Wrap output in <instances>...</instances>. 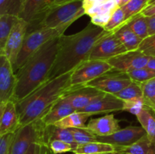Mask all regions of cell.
Listing matches in <instances>:
<instances>
[{
  "instance_id": "27",
  "label": "cell",
  "mask_w": 155,
  "mask_h": 154,
  "mask_svg": "<svg viewBox=\"0 0 155 154\" xmlns=\"http://www.w3.org/2000/svg\"><path fill=\"white\" fill-rule=\"evenodd\" d=\"M125 24L142 40L149 36L146 18L142 13L133 16Z\"/></svg>"
},
{
  "instance_id": "15",
  "label": "cell",
  "mask_w": 155,
  "mask_h": 154,
  "mask_svg": "<svg viewBox=\"0 0 155 154\" xmlns=\"http://www.w3.org/2000/svg\"><path fill=\"white\" fill-rule=\"evenodd\" d=\"M104 92L88 85L74 87L67 92L63 98L69 102L77 111H80L89 106Z\"/></svg>"
},
{
  "instance_id": "45",
  "label": "cell",
  "mask_w": 155,
  "mask_h": 154,
  "mask_svg": "<svg viewBox=\"0 0 155 154\" xmlns=\"http://www.w3.org/2000/svg\"><path fill=\"white\" fill-rule=\"evenodd\" d=\"M130 1H131V0H120L119 3H118V6L120 8L123 7V6H124L125 5H127V3Z\"/></svg>"
},
{
  "instance_id": "14",
  "label": "cell",
  "mask_w": 155,
  "mask_h": 154,
  "mask_svg": "<svg viewBox=\"0 0 155 154\" xmlns=\"http://www.w3.org/2000/svg\"><path fill=\"white\" fill-rule=\"evenodd\" d=\"M27 29L28 24L19 18L18 21L12 29L4 49L0 51V54H4L8 58L13 67L16 63L18 56L22 48Z\"/></svg>"
},
{
  "instance_id": "40",
  "label": "cell",
  "mask_w": 155,
  "mask_h": 154,
  "mask_svg": "<svg viewBox=\"0 0 155 154\" xmlns=\"http://www.w3.org/2000/svg\"><path fill=\"white\" fill-rule=\"evenodd\" d=\"M148 24V35L152 36L155 34V16L145 17Z\"/></svg>"
},
{
  "instance_id": "29",
  "label": "cell",
  "mask_w": 155,
  "mask_h": 154,
  "mask_svg": "<svg viewBox=\"0 0 155 154\" xmlns=\"http://www.w3.org/2000/svg\"><path fill=\"white\" fill-rule=\"evenodd\" d=\"M145 107L155 113V78L141 83Z\"/></svg>"
},
{
  "instance_id": "13",
  "label": "cell",
  "mask_w": 155,
  "mask_h": 154,
  "mask_svg": "<svg viewBox=\"0 0 155 154\" xmlns=\"http://www.w3.org/2000/svg\"><path fill=\"white\" fill-rule=\"evenodd\" d=\"M16 85V74L12 63L5 55L0 54V103L12 100Z\"/></svg>"
},
{
  "instance_id": "42",
  "label": "cell",
  "mask_w": 155,
  "mask_h": 154,
  "mask_svg": "<svg viewBox=\"0 0 155 154\" xmlns=\"http://www.w3.org/2000/svg\"><path fill=\"white\" fill-rule=\"evenodd\" d=\"M142 14L145 17L155 16V5H148L142 11Z\"/></svg>"
},
{
  "instance_id": "20",
  "label": "cell",
  "mask_w": 155,
  "mask_h": 154,
  "mask_svg": "<svg viewBox=\"0 0 155 154\" xmlns=\"http://www.w3.org/2000/svg\"><path fill=\"white\" fill-rule=\"evenodd\" d=\"M114 33L122 42L127 51L138 50L142 42V39L139 37L126 24L115 30Z\"/></svg>"
},
{
  "instance_id": "35",
  "label": "cell",
  "mask_w": 155,
  "mask_h": 154,
  "mask_svg": "<svg viewBox=\"0 0 155 154\" xmlns=\"http://www.w3.org/2000/svg\"><path fill=\"white\" fill-rule=\"evenodd\" d=\"M145 107V105L143 98H136L124 101L123 111H127L136 116Z\"/></svg>"
},
{
  "instance_id": "10",
  "label": "cell",
  "mask_w": 155,
  "mask_h": 154,
  "mask_svg": "<svg viewBox=\"0 0 155 154\" xmlns=\"http://www.w3.org/2000/svg\"><path fill=\"white\" fill-rule=\"evenodd\" d=\"M126 51H127V50L114 33H110L95 43L91 51L89 60L107 61L109 59Z\"/></svg>"
},
{
  "instance_id": "37",
  "label": "cell",
  "mask_w": 155,
  "mask_h": 154,
  "mask_svg": "<svg viewBox=\"0 0 155 154\" xmlns=\"http://www.w3.org/2000/svg\"><path fill=\"white\" fill-rule=\"evenodd\" d=\"M139 50L146 55L155 57V34L143 39Z\"/></svg>"
},
{
  "instance_id": "12",
  "label": "cell",
  "mask_w": 155,
  "mask_h": 154,
  "mask_svg": "<svg viewBox=\"0 0 155 154\" xmlns=\"http://www.w3.org/2000/svg\"><path fill=\"white\" fill-rule=\"evenodd\" d=\"M148 59L149 56L138 49L118 54L109 59L107 62L115 70L129 72L134 69L146 66Z\"/></svg>"
},
{
  "instance_id": "25",
  "label": "cell",
  "mask_w": 155,
  "mask_h": 154,
  "mask_svg": "<svg viewBox=\"0 0 155 154\" xmlns=\"http://www.w3.org/2000/svg\"><path fill=\"white\" fill-rule=\"evenodd\" d=\"M136 118L145 129L148 138L155 143V113L145 107L142 112L136 116Z\"/></svg>"
},
{
  "instance_id": "19",
  "label": "cell",
  "mask_w": 155,
  "mask_h": 154,
  "mask_svg": "<svg viewBox=\"0 0 155 154\" xmlns=\"http://www.w3.org/2000/svg\"><path fill=\"white\" fill-rule=\"evenodd\" d=\"M76 111L77 110L74 107L62 97L50 107L49 110L40 118V119L45 125H53Z\"/></svg>"
},
{
  "instance_id": "7",
  "label": "cell",
  "mask_w": 155,
  "mask_h": 154,
  "mask_svg": "<svg viewBox=\"0 0 155 154\" xmlns=\"http://www.w3.org/2000/svg\"><path fill=\"white\" fill-rule=\"evenodd\" d=\"M113 69L107 61L101 60H88L79 65L71 74V83L73 87L87 85L103 74Z\"/></svg>"
},
{
  "instance_id": "23",
  "label": "cell",
  "mask_w": 155,
  "mask_h": 154,
  "mask_svg": "<svg viewBox=\"0 0 155 154\" xmlns=\"http://www.w3.org/2000/svg\"><path fill=\"white\" fill-rule=\"evenodd\" d=\"M47 140L48 145L51 141L54 140H59L62 141L67 142L72 145L74 149H76L78 146L77 142L74 138V136L71 134L69 128H61L55 125H48L47 126ZM73 149V150H74Z\"/></svg>"
},
{
  "instance_id": "22",
  "label": "cell",
  "mask_w": 155,
  "mask_h": 154,
  "mask_svg": "<svg viewBox=\"0 0 155 154\" xmlns=\"http://www.w3.org/2000/svg\"><path fill=\"white\" fill-rule=\"evenodd\" d=\"M90 116L89 113L76 111L57 122L54 125L61 128H83L86 126V122Z\"/></svg>"
},
{
  "instance_id": "16",
  "label": "cell",
  "mask_w": 155,
  "mask_h": 154,
  "mask_svg": "<svg viewBox=\"0 0 155 154\" xmlns=\"http://www.w3.org/2000/svg\"><path fill=\"white\" fill-rule=\"evenodd\" d=\"M123 109L124 101L118 98L114 95L104 93L80 112L89 113L92 116L101 113H111L113 112L121 110L123 111Z\"/></svg>"
},
{
  "instance_id": "11",
  "label": "cell",
  "mask_w": 155,
  "mask_h": 154,
  "mask_svg": "<svg viewBox=\"0 0 155 154\" xmlns=\"http://www.w3.org/2000/svg\"><path fill=\"white\" fill-rule=\"evenodd\" d=\"M145 134V129L142 126L130 125L110 135L97 136V140L103 143H109L117 147V151L121 148L130 146L140 140Z\"/></svg>"
},
{
  "instance_id": "26",
  "label": "cell",
  "mask_w": 155,
  "mask_h": 154,
  "mask_svg": "<svg viewBox=\"0 0 155 154\" xmlns=\"http://www.w3.org/2000/svg\"><path fill=\"white\" fill-rule=\"evenodd\" d=\"M19 18L12 14H0V51L4 49L12 29Z\"/></svg>"
},
{
  "instance_id": "39",
  "label": "cell",
  "mask_w": 155,
  "mask_h": 154,
  "mask_svg": "<svg viewBox=\"0 0 155 154\" xmlns=\"http://www.w3.org/2000/svg\"><path fill=\"white\" fill-rule=\"evenodd\" d=\"M25 154H54L45 143H33Z\"/></svg>"
},
{
  "instance_id": "32",
  "label": "cell",
  "mask_w": 155,
  "mask_h": 154,
  "mask_svg": "<svg viewBox=\"0 0 155 154\" xmlns=\"http://www.w3.org/2000/svg\"><path fill=\"white\" fill-rule=\"evenodd\" d=\"M126 23L125 14L122 8L117 7L110 16L104 29L108 32H114Z\"/></svg>"
},
{
  "instance_id": "46",
  "label": "cell",
  "mask_w": 155,
  "mask_h": 154,
  "mask_svg": "<svg viewBox=\"0 0 155 154\" xmlns=\"http://www.w3.org/2000/svg\"><path fill=\"white\" fill-rule=\"evenodd\" d=\"M73 154H87V153H73ZM101 154H123L121 152L119 151H116V152H106V153H101Z\"/></svg>"
},
{
  "instance_id": "30",
  "label": "cell",
  "mask_w": 155,
  "mask_h": 154,
  "mask_svg": "<svg viewBox=\"0 0 155 154\" xmlns=\"http://www.w3.org/2000/svg\"><path fill=\"white\" fill-rule=\"evenodd\" d=\"M150 1L151 0H131L121 7L125 14L126 22L135 15L142 13V11L148 7Z\"/></svg>"
},
{
  "instance_id": "6",
  "label": "cell",
  "mask_w": 155,
  "mask_h": 154,
  "mask_svg": "<svg viewBox=\"0 0 155 154\" xmlns=\"http://www.w3.org/2000/svg\"><path fill=\"white\" fill-rule=\"evenodd\" d=\"M47 126L40 119L21 126L15 133L10 154H25L33 143H45Z\"/></svg>"
},
{
  "instance_id": "31",
  "label": "cell",
  "mask_w": 155,
  "mask_h": 154,
  "mask_svg": "<svg viewBox=\"0 0 155 154\" xmlns=\"http://www.w3.org/2000/svg\"><path fill=\"white\" fill-rule=\"evenodd\" d=\"M114 95L124 101L136 98H142L143 93L142 85L141 83L133 81L128 86L124 88L123 90L116 93Z\"/></svg>"
},
{
  "instance_id": "38",
  "label": "cell",
  "mask_w": 155,
  "mask_h": 154,
  "mask_svg": "<svg viewBox=\"0 0 155 154\" xmlns=\"http://www.w3.org/2000/svg\"><path fill=\"white\" fill-rule=\"evenodd\" d=\"M48 146H49V148L54 154L64 153V152H73V149H74L72 145L67 143V142L59 140H54L51 141L48 144Z\"/></svg>"
},
{
  "instance_id": "48",
  "label": "cell",
  "mask_w": 155,
  "mask_h": 154,
  "mask_svg": "<svg viewBox=\"0 0 155 154\" xmlns=\"http://www.w3.org/2000/svg\"><path fill=\"white\" fill-rule=\"evenodd\" d=\"M124 154H131V153H124Z\"/></svg>"
},
{
  "instance_id": "21",
  "label": "cell",
  "mask_w": 155,
  "mask_h": 154,
  "mask_svg": "<svg viewBox=\"0 0 155 154\" xmlns=\"http://www.w3.org/2000/svg\"><path fill=\"white\" fill-rule=\"evenodd\" d=\"M117 151V147L109 143L100 141L91 142V143L80 144L73 150L74 153L87 154H101L106 152H112Z\"/></svg>"
},
{
  "instance_id": "41",
  "label": "cell",
  "mask_w": 155,
  "mask_h": 154,
  "mask_svg": "<svg viewBox=\"0 0 155 154\" xmlns=\"http://www.w3.org/2000/svg\"><path fill=\"white\" fill-rule=\"evenodd\" d=\"M101 0H83V8L86 11V14L87 11H89L91 8L98 5Z\"/></svg>"
},
{
  "instance_id": "2",
  "label": "cell",
  "mask_w": 155,
  "mask_h": 154,
  "mask_svg": "<svg viewBox=\"0 0 155 154\" xmlns=\"http://www.w3.org/2000/svg\"><path fill=\"white\" fill-rule=\"evenodd\" d=\"M60 36L54 38L36 51L16 72L17 85L12 101H21L45 82L55 60Z\"/></svg>"
},
{
  "instance_id": "5",
  "label": "cell",
  "mask_w": 155,
  "mask_h": 154,
  "mask_svg": "<svg viewBox=\"0 0 155 154\" xmlns=\"http://www.w3.org/2000/svg\"><path fill=\"white\" fill-rule=\"evenodd\" d=\"M64 30L62 29L42 27L27 33L24 38L22 48L18 54L16 63L13 67L15 73L42 45H45L51 39L64 35Z\"/></svg>"
},
{
  "instance_id": "28",
  "label": "cell",
  "mask_w": 155,
  "mask_h": 154,
  "mask_svg": "<svg viewBox=\"0 0 155 154\" xmlns=\"http://www.w3.org/2000/svg\"><path fill=\"white\" fill-rule=\"evenodd\" d=\"M27 0H0V14L19 16Z\"/></svg>"
},
{
  "instance_id": "3",
  "label": "cell",
  "mask_w": 155,
  "mask_h": 154,
  "mask_svg": "<svg viewBox=\"0 0 155 154\" xmlns=\"http://www.w3.org/2000/svg\"><path fill=\"white\" fill-rule=\"evenodd\" d=\"M72 72L45 82L16 103L21 127L40 119L56 101L74 88L71 83Z\"/></svg>"
},
{
  "instance_id": "43",
  "label": "cell",
  "mask_w": 155,
  "mask_h": 154,
  "mask_svg": "<svg viewBox=\"0 0 155 154\" xmlns=\"http://www.w3.org/2000/svg\"><path fill=\"white\" fill-rule=\"evenodd\" d=\"M146 66L149 68V69L155 71V57H154V56H149V59H148Z\"/></svg>"
},
{
  "instance_id": "18",
  "label": "cell",
  "mask_w": 155,
  "mask_h": 154,
  "mask_svg": "<svg viewBox=\"0 0 155 154\" xmlns=\"http://www.w3.org/2000/svg\"><path fill=\"white\" fill-rule=\"evenodd\" d=\"M87 130L97 136H107L120 129V120L114 114H107L102 117L92 119L85 127Z\"/></svg>"
},
{
  "instance_id": "34",
  "label": "cell",
  "mask_w": 155,
  "mask_h": 154,
  "mask_svg": "<svg viewBox=\"0 0 155 154\" xmlns=\"http://www.w3.org/2000/svg\"><path fill=\"white\" fill-rule=\"evenodd\" d=\"M127 73L133 81L139 83L145 82L155 78V71L149 69L147 66L134 69Z\"/></svg>"
},
{
  "instance_id": "36",
  "label": "cell",
  "mask_w": 155,
  "mask_h": 154,
  "mask_svg": "<svg viewBox=\"0 0 155 154\" xmlns=\"http://www.w3.org/2000/svg\"><path fill=\"white\" fill-rule=\"evenodd\" d=\"M15 133H7L0 135V154H10Z\"/></svg>"
},
{
  "instance_id": "47",
  "label": "cell",
  "mask_w": 155,
  "mask_h": 154,
  "mask_svg": "<svg viewBox=\"0 0 155 154\" xmlns=\"http://www.w3.org/2000/svg\"><path fill=\"white\" fill-rule=\"evenodd\" d=\"M148 5H155V0H151V1L149 2V4H148Z\"/></svg>"
},
{
  "instance_id": "33",
  "label": "cell",
  "mask_w": 155,
  "mask_h": 154,
  "mask_svg": "<svg viewBox=\"0 0 155 154\" xmlns=\"http://www.w3.org/2000/svg\"><path fill=\"white\" fill-rule=\"evenodd\" d=\"M71 134L74 136V138L77 144H84V143H91V142L98 141L97 135L94 134L86 128H69Z\"/></svg>"
},
{
  "instance_id": "17",
  "label": "cell",
  "mask_w": 155,
  "mask_h": 154,
  "mask_svg": "<svg viewBox=\"0 0 155 154\" xmlns=\"http://www.w3.org/2000/svg\"><path fill=\"white\" fill-rule=\"evenodd\" d=\"M20 128L21 123L16 103L12 100L7 103H0V135L15 133Z\"/></svg>"
},
{
  "instance_id": "24",
  "label": "cell",
  "mask_w": 155,
  "mask_h": 154,
  "mask_svg": "<svg viewBox=\"0 0 155 154\" xmlns=\"http://www.w3.org/2000/svg\"><path fill=\"white\" fill-rule=\"evenodd\" d=\"M119 152L131 154H155V143L151 141L147 134H145L139 140L130 146L121 148Z\"/></svg>"
},
{
  "instance_id": "4",
  "label": "cell",
  "mask_w": 155,
  "mask_h": 154,
  "mask_svg": "<svg viewBox=\"0 0 155 154\" xmlns=\"http://www.w3.org/2000/svg\"><path fill=\"white\" fill-rule=\"evenodd\" d=\"M86 14L83 0L55 5L50 10L36 29L48 27L65 31L77 20Z\"/></svg>"
},
{
  "instance_id": "9",
  "label": "cell",
  "mask_w": 155,
  "mask_h": 154,
  "mask_svg": "<svg viewBox=\"0 0 155 154\" xmlns=\"http://www.w3.org/2000/svg\"><path fill=\"white\" fill-rule=\"evenodd\" d=\"M132 82L133 80L127 72L112 69L86 85L95 88L104 93L115 95L128 86Z\"/></svg>"
},
{
  "instance_id": "1",
  "label": "cell",
  "mask_w": 155,
  "mask_h": 154,
  "mask_svg": "<svg viewBox=\"0 0 155 154\" xmlns=\"http://www.w3.org/2000/svg\"><path fill=\"white\" fill-rule=\"evenodd\" d=\"M114 32L90 22L79 33L60 36L58 51L47 81L72 72L79 65L89 59L94 45L101 38Z\"/></svg>"
},
{
  "instance_id": "8",
  "label": "cell",
  "mask_w": 155,
  "mask_h": 154,
  "mask_svg": "<svg viewBox=\"0 0 155 154\" xmlns=\"http://www.w3.org/2000/svg\"><path fill=\"white\" fill-rule=\"evenodd\" d=\"M54 0H27L18 18L28 24L27 33L36 30L51 8Z\"/></svg>"
},
{
  "instance_id": "44",
  "label": "cell",
  "mask_w": 155,
  "mask_h": 154,
  "mask_svg": "<svg viewBox=\"0 0 155 154\" xmlns=\"http://www.w3.org/2000/svg\"><path fill=\"white\" fill-rule=\"evenodd\" d=\"M74 1H76V0H54V4L55 5H59L65 4V3L71 2Z\"/></svg>"
}]
</instances>
